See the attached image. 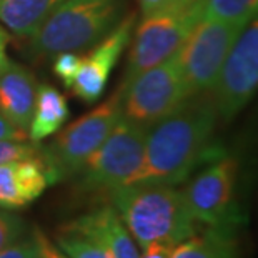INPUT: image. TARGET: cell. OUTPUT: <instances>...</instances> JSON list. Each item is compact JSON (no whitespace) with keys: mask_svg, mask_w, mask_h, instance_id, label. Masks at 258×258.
Segmentation results:
<instances>
[{"mask_svg":"<svg viewBox=\"0 0 258 258\" xmlns=\"http://www.w3.org/2000/svg\"><path fill=\"white\" fill-rule=\"evenodd\" d=\"M65 0H0V22L17 37L30 38Z\"/></svg>","mask_w":258,"mask_h":258,"instance_id":"obj_16","label":"cell"},{"mask_svg":"<svg viewBox=\"0 0 258 258\" xmlns=\"http://www.w3.org/2000/svg\"><path fill=\"white\" fill-rule=\"evenodd\" d=\"M258 92V10L241 29L213 89L218 115L232 120Z\"/></svg>","mask_w":258,"mask_h":258,"instance_id":"obj_10","label":"cell"},{"mask_svg":"<svg viewBox=\"0 0 258 258\" xmlns=\"http://www.w3.org/2000/svg\"><path fill=\"white\" fill-rule=\"evenodd\" d=\"M37 87L34 74L15 62L0 72V113L25 132L34 113Z\"/></svg>","mask_w":258,"mask_h":258,"instance_id":"obj_14","label":"cell"},{"mask_svg":"<svg viewBox=\"0 0 258 258\" xmlns=\"http://www.w3.org/2000/svg\"><path fill=\"white\" fill-rule=\"evenodd\" d=\"M123 0H65L30 37L35 57H55L97 45L123 19Z\"/></svg>","mask_w":258,"mask_h":258,"instance_id":"obj_3","label":"cell"},{"mask_svg":"<svg viewBox=\"0 0 258 258\" xmlns=\"http://www.w3.org/2000/svg\"><path fill=\"white\" fill-rule=\"evenodd\" d=\"M62 230L79 233L100 246L108 258H139V248L134 237L112 205L95 208L80 215Z\"/></svg>","mask_w":258,"mask_h":258,"instance_id":"obj_12","label":"cell"},{"mask_svg":"<svg viewBox=\"0 0 258 258\" xmlns=\"http://www.w3.org/2000/svg\"><path fill=\"white\" fill-rule=\"evenodd\" d=\"M10 42V35L7 34V30L0 25V72L7 67V63L10 62L7 57V45Z\"/></svg>","mask_w":258,"mask_h":258,"instance_id":"obj_27","label":"cell"},{"mask_svg":"<svg viewBox=\"0 0 258 258\" xmlns=\"http://www.w3.org/2000/svg\"><path fill=\"white\" fill-rule=\"evenodd\" d=\"M118 90L122 115L147 128L177 110L190 97L177 53L135 75Z\"/></svg>","mask_w":258,"mask_h":258,"instance_id":"obj_7","label":"cell"},{"mask_svg":"<svg viewBox=\"0 0 258 258\" xmlns=\"http://www.w3.org/2000/svg\"><path fill=\"white\" fill-rule=\"evenodd\" d=\"M37 256H38L37 245L34 237L20 238L14 245H10L9 248L0 251V258H37Z\"/></svg>","mask_w":258,"mask_h":258,"instance_id":"obj_23","label":"cell"},{"mask_svg":"<svg viewBox=\"0 0 258 258\" xmlns=\"http://www.w3.org/2000/svg\"><path fill=\"white\" fill-rule=\"evenodd\" d=\"M207 93L188 97L148 127L144 163L132 183L178 185L207 157L218 117L215 98Z\"/></svg>","mask_w":258,"mask_h":258,"instance_id":"obj_1","label":"cell"},{"mask_svg":"<svg viewBox=\"0 0 258 258\" xmlns=\"http://www.w3.org/2000/svg\"><path fill=\"white\" fill-rule=\"evenodd\" d=\"M55 245L69 258H108L95 241L67 230H62V233L57 235Z\"/></svg>","mask_w":258,"mask_h":258,"instance_id":"obj_19","label":"cell"},{"mask_svg":"<svg viewBox=\"0 0 258 258\" xmlns=\"http://www.w3.org/2000/svg\"><path fill=\"white\" fill-rule=\"evenodd\" d=\"M29 134L14 125L7 117L0 113V140H27Z\"/></svg>","mask_w":258,"mask_h":258,"instance_id":"obj_25","label":"cell"},{"mask_svg":"<svg viewBox=\"0 0 258 258\" xmlns=\"http://www.w3.org/2000/svg\"><path fill=\"white\" fill-rule=\"evenodd\" d=\"M238 163L232 157H220L203 168L183 190L191 217L205 227L235 228V182Z\"/></svg>","mask_w":258,"mask_h":258,"instance_id":"obj_9","label":"cell"},{"mask_svg":"<svg viewBox=\"0 0 258 258\" xmlns=\"http://www.w3.org/2000/svg\"><path fill=\"white\" fill-rule=\"evenodd\" d=\"M32 237L35 240L38 258H69L55 243H52V241L48 240V237L42 232V230L35 228Z\"/></svg>","mask_w":258,"mask_h":258,"instance_id":"obj_24","label":"cell"},{"mask_svg":"<svg viewBox=\"0 0 258 258\" xmlns=\"http://www.w3.org/2000/svg\"><path fill=\"white\" fill-rule=\"evenodd\" d=\"M147 130L122 115L105 142L77 172L80 175V188L112 191L134 182L144 163Z\"/></svg>","mask_w":258,"mask_h":258,"instance_id":"obj_5","label":"cell"},{"mask_svg":"<svg viewBox=\"0 0 258 258\" xmlns=\"http://www.w3.org/2000/svg\"><path fill=\"white\" fill-rule=\"evenodd\" d=\"M122 117L120 90L95 107L84 117L75 120L43 147V162L47 163L55 182L75 175L93 152L100 147Z\"/></svg>","mask_w":258,"mask_h":258,"instance_id":"obj_8","label":"cell"},{"mask_svg":"<svg viewBox=\"0 0 258 258\" xmlns=\"http://www.w3.org/2000/svg\"><path fill=\"white\" fill-rule=\"evenodd\" d=\"M50 183H55L43 158L0 165V208L17 210L30 205Z\"/></svg>","mask_w":258,"mask_h":258,"instance_id":"obj_13","label":"cell"},{"mask_svg":"<svg viewBox=\"0 0 258 258\" xmlns=\"http://www.w3.org/2000/svg\"><path fill=\"white\" fill-rule=\"evenodd\" d=\"M135 15L128 14L127 17L120 20V24L102 38L97 45L92 47V52L82 58V67L75 77L72 85V92L75 97L82 98L84 102H95L102 97L107 87L108 77L113 67L117 65L120 55L128 45L134 30Z\"/></svg>","mask_w":258,"mask_h":258,"instance_id":"obj_11","label":"cell"},{"mask_svg":"<svg viewBox=\"0 0 258 258\" xmlns=\"http://www.w3.org/2000/svg\"><path fill=\"white\" fill-rule=\"evenodd\" d=\"M173 248V245L167 243H150L142 248L139 258H172Z\"/></svg>","mask_w":258,"mask_h":258,"instance_id":"obj_26","label":"cell"},{"mask_svg":"<svg viewBox=\"0 0 258 258\" xmlns=\"http://www.w3.org/2000/svg\"><path fill=\"white\" fill-rule=\"evenodd\" d=\"M167 0H139L140 4V9H142V14H148L152 12V10L158 9L160 5L165 4Z\"/></svg>","mask_w":258,"mask_h":258,"instance_id":"obj_28","label":"cell"},{"mask_svg":"<svg viewBox=\"0 0 258 258\" xmlns=\"http://www.w3.org/2000/svg\"><path fill=\"white\" fill-rule=\"evenodd\" d=\"M256 10L258 0H207L203 15L245 25Z\"/></svg>","mask_w":258,"mask_h":258,"instance_id":"obj_18","label":"cell"},{"mask_svg":"<svg viewBox=\"0 0 258 258\" xmlns=\"http://www.w3.org/2000/svg\"><path fill=\"white\" fill-rule=\"evenodd\" d=\"M25 233V222L10 212L0 210V251L19 241Z\"/></svg>","mask_w":258,"mask_h":258,"instance_id":"obj_21","label":"cell"},{"mask_svg":"<svg viewBox=\"0 0 258 258\" xmlns=\"http://www.w3.org/2000/svg\"><path fill=\"white\" fill-rule=\"evenodd\" d=\"M172 258H238L235 228L208 227L175 245Z\"/></svg>","mask_w":258,"mask_h":258,"instance_id":"obj_17","label":"cell"},{"mask_svg":"<svg viewBox=\"0 0 258 258\" xmlns=\"http://www.w3.org/2000/svg\"><path fill=\"white\" fill-rule=\"evenodd\" d=\"M205 4L207 0H167L144 14L132 42L123 84L173 55L203 17Z\"/></svg>","mask_w":258,"mask_h":258,"instance_id":"obj_4","label":"cell"},{"mask_svg":"<svg viewBox=\"0 0 258 258\" xmlns=\"http://www.w3.org/2000/svg\"><path fill=\"white\" fill-rule=\"evenodd\" d=\"M241 29V24L205 15L191 29L175 52L190 97L215 89Z\"/></svg>","mask_w":258,"mask_h":258,"instance_id":"obj_6","label":"cell"},{"mask_svg":"<svg viewBox=\"0 0 258 258\" xmlns=\"http://www.w3.org/2000/svg\"><path fill=\"white\" fill-rule=\"evenodd\" d=\"M69 118V105L67 98L55 87L42 84L37 87L35 107L32 113V120L29 125V139L32 142L45 140L47 137L55 135L62 128V125Z\"/></svg>","mask_w":258,"mask_h":258,"instance_id":"obj_15","label":"cell"},{"mask_svg":"<svg viewBox=\"0 0 258 258\" xmlns=\"http://www.w3.org/2000/svg\"><path fill=\"white\" fill-rule=\"evenodd\" d=\"M112 207L140 245H178L200 232L182 190L175 185L137 182L108 191Z\"/></svg>","mask_w":258,"mask_h":258,"instance_id":"obj_2","label":"cell"},{"mask_svg":"<svg viewBox=\"0 0 258 258\" xmlns=\"http://www.w3.org/2000/svg\"><path fill=\"white\" fill-rule=\"evenodd\" d=\"M43 158V147L37 142L27 140H0V165L2 163Z\"/></svg>","mask_w":258,"mask_h":258,"instance_id":"obj_20","label":"cell"},{"mask_svg":"<svg viewBox=\"0 0 258 258\" xmlns=\"http://www.w3.org/2000/svg\"><path fill=\"white\" fill-rule=\"evenodd\" d=\"M82 58L79 53L75 52H63L55 55V62H53V72L62 80V84L69 89H72L75 77L79 74L82 67Z\"/></svg>","mask_w":258,"mask_h":258,"instance_id":"obj_22","label":"cell"},{"mask_svg":"<svg viewBox=\"0 0 258 258\" xmlns=\"http://www.w3.org/2000/svg\"><path fill=\"white\" fill-rule=\"evenodd\" d=\"M37 258H38V256H37Z\"/></svg>","mask_w":258,"mask_h":258,"instance_id":"obj_29","label":"cell"}]
</instances>
